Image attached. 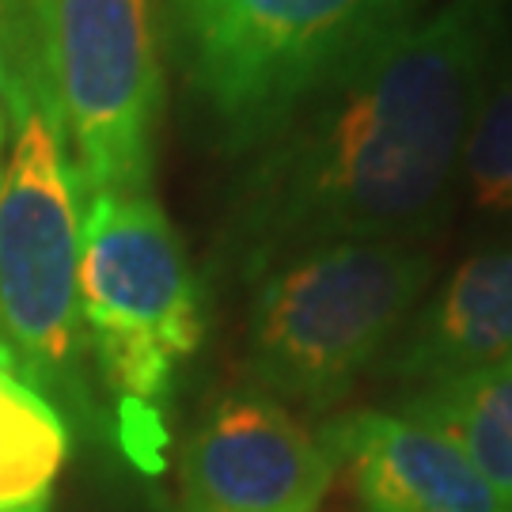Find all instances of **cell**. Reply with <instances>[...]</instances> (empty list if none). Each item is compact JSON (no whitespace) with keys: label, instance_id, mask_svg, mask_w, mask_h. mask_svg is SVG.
<instances>
[{"label":"cell","instance_id":"obj_8","mask_svg":"<svg viewBox=\"0 0 512 512\" xmlns=\"http://www.w3.org/2000/svg\"><path fill=\"white\" fill-rule=\"evenodd\" d=\"M323 444L346 463L365 505L395 512H505L456 440L403 410H353L323 425Z\"/></svg>","mask_w":512,"mask_h":512},{"label":"cell","instance_id":"obj_3","mask_svg":"<svg viewBox=\"0 0 512 512\" xmlns=\"http://www.w3.org/2000/svg\"><path fill=\"white\" fill-rule=\"evenodd\" d=\"M437 258L410 243H327L255 281L247 372L255 391L323 414L384 361L414 319Z\"/></svg>","mask_w":512,"mask_h":512},{"label":"cell","instance_id":"obj_15","mask_svg":"<svg viewBox=\"0 0 512 512\" xmlns=\"http://www.w3.org/2000/svg\"><path fill=\"white\" fill-rule=\"evenodd\" d=\"M0 342H4V338H0ZM4 346H8V342H4Z\"/></svg>","mask_w":512,"mask_h":512},{"label":"cell","instance_id":"obj_10","mask_svg":"<svg viewBox=\"0 0 512 512\" xmlns=\"http://www.w3.org/2000/svg\"><path fill=\"white\" fill-rule=\"evenodd\" d=\"M73 452L69 421L0 342V512H50Z\"/></svg>","mask_w":512,"mask_h":512},{"label":"cell","instance_id":"obj_5","mask_svg":"<svg viewBox=\"0 0 512 512\" xmlns=\"http://www.w3.org/2000/svg\"><path fill=\"white\" fill-rule=\"evenodd\" d=\"M76 296L107 387L152 414L205 334L190 258L152 190L88 198Z\"/></svg>","mask_w":512,"mask_h":512},{"label":"cell","instance_id":"obj_6","mask_svg":"<svg viewBox=\"0 0 512 512\" xmlns=\"http://www.w3.org/2000/svg\"><path fill=\"white\" fill-rule=\"evenodd\" d=\"M84 194L152 186L164 114L156 0H19Z\"/></svg>","mask_w":512,"mask_h":512},{"label":"cell","instance_id":"obj_12","mask_svg":"<svg viewBox=\"0 0 512 512\" xmlns=\"http://www.w3.org/2000/svg\"><path fill=\"white\" fill-rule=\"evenodd\" d=\"M459 190L486 220H512V27L497 42L459 160Z\"/></svg>","mask_w":512,"mask_h":512},{"label":"cell","instance_id":"obj_9","mask_svg":"<svg viewBox=\"0 0 512 512\" xmlns=\"http://www.w3.org/2000/svg\"><path fill=\"white\" fill-rule=\"evenodd\" d=\"M505 361H512V239L467 255L421 300L387 349L384 376L421 391Z\"/></svg>","mask_w":512,"mask_h":512},{"label":"cell","instance_id":"obj_14","mask_svg":"<svg viewBox=\"0 0 512 512\" xmlns=\"http://www.w3.org/2000/svg\"><path fill=\"white\" fill-rule=\"evenodd\" d=\"M368 512H395V509H384V505H368Z\"/></svg>","mask_w":512,"mask_h":512},{"label":"cell","instance_id":"obj_13","mask_svg":"<svg viewBox=\"0 0 512 512\" xmlns=\"http://www.w3.org/2000/svg\"><path fill=\"white\" fill-rule=\"evenodd\" d=\"M4 137H8V118H4V95H0V164H4Z\"/></svg>","mask_w":512,"mask_h":512},{"label":"cell","instance_id":"obj_11","mask_svg":"<svg viewBox=\"0 0 512 512\" xmlns=\"http://www.w3.org/2000/svg\"><path fill=\"white\" fill-rule=\"evenodd\" d=\"M403 414L456 440L512 512V361L410 391Z\"/></svg>","mask_w":512,"mask_h":512},{"label":"cell","instance_id":"obj_7","mask_svg":"<svg viewBox=\"0 0 512 512\" xmlns=\"http://www.w3.org/2000/svg\"><path fill=\"white\" fill-rule=\"evenodd\" d=\"M338 459L289 406L232 391L186 440L183 512H315Z\"/></svg>","mask_w":512,"mask_h":512},{"label":"cell","instance_id":"obj_2","mask_svg":"<svg viewBox=\"0 0 512 512\" xmlns=\"http://www.w3.org/2000/svg\"><path fill=\"white\" fill-rule=\"evenodd\" d=\"M0 95V338L46 399L84 410L88 338L76 274L88 194L19 0H0Z\"/></svg>","mask_w":512,"mask_h":512},{"label":"cell","instance_id":"obj_4","mask_svg":"<svg viewBox=\"0 0 512 512\" xmlns=\"http://www.w3.org/2000/svg\"><path fill=\"white\" fill-rule=\"evenodd\" d=\"M425 0H164L186 84L228 148L255 152L304 99Z\"/></svg>","mask_w":512,"mask_h":512},{"label":"cell","instance_id":"obj_1","mask_svg":"<svg viewBox=\"0 0 512 512\" xmlns=\"http://www.w3.org/2000/svg\"><path fill=\"white\" fill-rule=\"evenodd\" d=\"M505 27V0H444L304 99L255 148L239 186V270L258 281L311 247H421L437 236L456 205L467 126Z\"/></svg>","mask_w":512,"mask_h":512}]
</instances>
